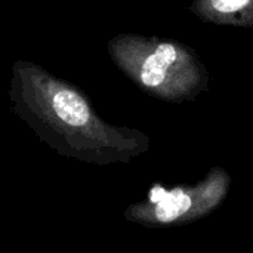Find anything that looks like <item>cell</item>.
I'll use <instances>...</instances> for the list:
<instances>
[{
  "label": "cell",
  "instance_id": "obj_1",
  "mask_svg": "<svg viewBox=\"0 0 253 253\" xmlns=\"http://www.w3.org/2000/svg\"><path fill=\"white\" fill-rule=\"evenodd\" d=\"M9 96L13 111L39 139L64 157L110 166L150 150L147 133L105 122L83 90L30 61L15 62Z\"/></svg>",
  "mask_w": 253,
  "mask_h": 253
},
{
  "label": "cell",
  "instance_id": "obj_2",
  "mask_svg": "<svg viewBox=\"0 0 253 253\" xmlns=\"http://www.w3.org/2000/svg\"><path fill=\"white\" fill-rule=\"evenodd\" d=\"M107 50L117 68L151 98L179 104L209 90L205 62L182 42L126 33L110 39Z\"/></svg>",
  "mask_w": 253,
  "mask_h": 253
},
{
  "label": "cell",
  "instance_id": "obj_3",
  "mask_svg": "<svg viewBox=\"0 0 253 253\" xmlns=\"http://www.w3.org/2000/svg\"><path fill=\"white\" fill-rule=\"evenodd\" d=\"M231 181L227 169L215 166L194 185L156 188L145 200L129 205L123 216L132 224L150 228L188 225L206 218L224 203Z\"/></svg>",
  "mask_w": 253,
  "mask_h": 253
},
{
  "label": "cell",
  "instance_id": "obj_4",
  "mask_svg": "<svg viewBox=\"0 0 253 253\" xmlns=\"http://www.w3.org/2000/svg\"><path fill=\"white\" fill-rule=\"evenodd\" d=\"M190 12L206 24L253 28V0H193Z\"/></svg>",
  "mask_w": 253,
  "mask_h": 253
}]
</instances>
